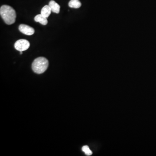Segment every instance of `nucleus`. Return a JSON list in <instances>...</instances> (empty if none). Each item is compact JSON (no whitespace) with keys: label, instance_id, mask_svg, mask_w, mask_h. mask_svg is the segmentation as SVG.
<instances>
[{"label":"nucleus","instance_id":"obj_1","mask_svg":"<svg viewBox=\"0 0 156 156\" xmlns=\"http://www.w3.org/2000/svg\"><path fill=\"white\" fill-rule=\"evenodd\" d=\"M0 15L5 23L8 25L15 23L16 18V11L10 6L4 5L0 8Z\"/></svg>","mask_w":156,"mask_h":156},{"label":"nucleus","instance_id":"obj_2","mask_svg":"<svg viewBox=\"0 0 156 156\" xmlns=\"http://www.w3.org/2000/svg\"><path fill=\"white\" fill-rule=\"evenodd\" d=\"M49 61L43 57H40L33 61L32 65V68L34 72L37 74H42L45 72L48 68Z\"/></svg>","mask_w":156,"mask_h":156},{"label":"nucleus","instance_id":"obj_3","mask_svg":"<svg viewBox=\"0 0 156 156\" xmlns=\"http://www.w3.org/2000/svg\"><path fill=\"white\" fill-rule=\"evenodd\" d=\"M30 46V43L27 40L20 39L16 42L15 47L16 50L20 52L26 50Z\"/></svg>","mask_w":156,"mask_h":156},{"label":"nucleus","instance_id":"obj_4","mask_svg":"<svg viewBox=\"0 0 156 156\" xmlns=\"http://www.w3.org/2000/svg\"><path fill=\"white\" fill-rule=\"evenodd\" d=\"M19 30L21 32L28 36L33 35L35 32L33 28L25 25H20L19 27Z\"/></svg>","mask_w":156,"mask_h":156},{"label":"nucleus","instance_id":"obj_5","mask_svg":"<svg viewBox=\"0 0 156 156\" xmlns=\"http://www.w3.org/2000/svg\"><path fill=\"white\" fill-rule=\"evenodd\" d=\"M49 5L50 7L52 12L56 14H59L60 8V7L59 4H57L53 0H52L49 3Z\"/></svg>","mask_w":156,"mask_h":156},{"label":"nucleus","instance_id":"obj_6","mask_svg":"<svg viewBox=\"0 0 156 156\" xmlns=\"http://www.w3.org/2000/svg\"><path fill=\"white\" fill-rule=\"evenodd\" d=\"M47 18L44 17L41 14L38 15L35 17V21L37 22H39L43 25H46L48 24Z\"/></svg>","mask_w":156,"mask_h":156},{"label":"nucleus","instance_id":"obj_7","mask_svg":"<svg viewBox=\"0 0 156 156\" xmlns=\"http://www.w3.org/2000/svg\"><path fill=\"white\" fill-rule=\"evenodd\" d=\"M52 10L50 6L45 5L43 7L41 11V14L44 17L47 18L51 13Z\"/></svg>","mask_w":156,"mask_h":156},{"label":"nucleus","instance_id":"obj_8","mask_svg":"<svg viewBox=\"0 0 156 156\" xmlns=\"http://www.w3.org/2000/svg\"><path fill=\"white\" fill-rule=\"evenodd\" d=\"M81 5V3L79 0H71L69 3V6L71 8H79Z\"/></svg>","mask_w":156,"mask_h":156},{"label":"nucleus","instance_id":"obj_9","mask_svg":"<svg viewBox=\"0 0 156 156\" xmlns=\"http://www.w3.org/2000/svg\"><path fill=\"white\" fill-rule=\"evenodd\" d=\"M82 151L85 153V154L87 156H90L92 154V151H91L88 146H84L82 147Z\"/></svg>","mask_w":156,"mask_h":156},{"label":"nucleus","instance_id":"obj_10","mask_svg":"<svg viewBox=\"0 0 156 156\" xmlns=\"http://www.w3.org/2000/svg\"><path fill=\"white\" fill-rule=\"evenodd\" d=\"M22 54V52H20V54L21 55Z\"/></svg>","mask_w":156,"mask_h":156}]
</instances>
